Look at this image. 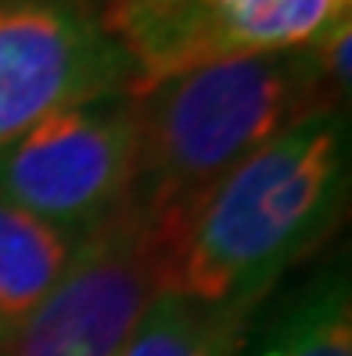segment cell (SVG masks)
I'll use <instances>...</instances> for the list:
<instances>
[{"label":"cell","mask_w":352,"mask_h":356,"mask_svg":"<svg viewBox=\"0 0 352 356\" xmlns=\"http://www.w3.org/2000/svg\"><path fill=\"white\" fill-rule=\"evenodd\" d=\"M252 313L158 291L119 356H241Z\"/></svg>","instance_id":"obj_8"},{"label":"cell","mask_w":352,"mask_h":356,"mask_svg":"<svg viewBox=\"0 0 352 356\" xmlns=\"http://www.w3.org/2000/svg\"><path fill=\"white\" fill-rule=\"evenodd\" d=\"M0 356H4V353H0Z\"/></svg>","instance_id":"obj_11"},{"label":"cell","mask_w":352,"mask_h":356,"mask_svg":"<svg viewBox=\"0 0 352 356\" xmlns=\"http://www.w3.org/2000/svg\"><path fill=\"white\" fill-rule=\"evenodd\" d=\"M137 180L130 94L58 112L0 144V198L69 238L126 205Z\"/></svg>","instance_id":"obj_5"},{"label":"cell","mask_w":352,"mask_h":356,"mask_svg":"<svg viewBox=\"0 0 352 356\" xmlns=\"http://www.w3.org/2000/svg\"><path fill=\"white\" fill-rule=\"evenodd\" d=\"M137 65L94 0H0V144L137 90Z\"/></svg>","instance_id":"obj_4"},{"label":"cell","mask_w":352,"mask_h":356,"mask_svg":"<svg viewBox=\"0 0 352 356\" xmlns=\"http://www.w3.org/2000/svg\"><path fill=\"white\" fill-rule=\"evenodd\" d=\"M173 266L176 245L130 198L76 238L4 356H119L151 299L173 288Z\"/></svg>","instance_id":"obj_3"},{"label":"cell","mask_w":352,"mask_h":356,"mask_svg":"<svg viewBox=\"0 0 352 356\" xmlns=\"http://www.w3.org/2000/svg\"><path fill=\"white\" fill-rule=\"evenodd\" d=\"M345 187L349 122L330 104L266 140L205 195L183 230L169 291L255 313L284 270L330 234Z\"/></svg>","instance_id":"obj_2"},{"label":"cell","mask_w":352,"mask_h":356,"mask_svg":"<svg viewBox=\"0 0 352 356\" xmlns=\"http://www.w3.org/2000/svg\"><path fill=\"white\" fill-rule=\"evenodd\" d=\"M76 238L0 198V353L44 302Z\"/></svg>","instance_id":"obj_7"},{"label":"cell","mask_w":352,"mask_h":356,"mask_svg":"<svg viewBox=\"0 0 352 356\" xmlns=\"http://www.w3.org/2000/svg\"><path fill=\"white\" fill-rule=\"evenodd\" d=\"M94 4H97V8H105V4H112V0H94Z\"/></svg>","instance_id":"obj_10"},{"label":"cell","mask_w":352,"mask_h":356,"mask_svg":"<svg viewBox=\"0 0 352 356\" xmlns=\"http://www.w3.org/2000/svg\"><path fill=\"white\" fill-rule=\"evenodd\" d=\"M338 104L320 44L212 61L140 83L130 94L137 127L133 202L176 245L212 187L266 140Z\"/></svg>","instance_id":"obj_1"},{"label":"cell","mask_w":352,"mask_h":356,"mask_svg":"<svg viewBox=\"0 0 352 356\" xmlns=\"http://www.w3.org/2000/svg\"><path fill=\"white\" fill-rule=\"evenodd\" d=\"M255 356H352L349 281L324 274L270 324Z\"/></svg>","instance_id":"obj_9"},{"label":"cell","mask_w":352,"mask_h":356,"mask_svg":"<svg viewBox=\"0 0 352 356\" xmlns=\"http://www.w3.org/2000/svg\"><path fill=\"white\" fill-rule=\"evenodd\" d=\"M349 15L352 0H112L101 8L140 83L212 61L313 47Z\"/></svg>","instance_id":"obj_6"}]
</instances>
